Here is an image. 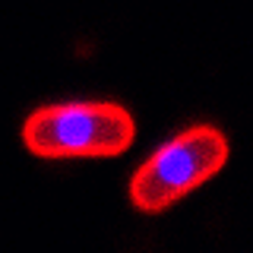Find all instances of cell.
<instances>
[{"label":"cell","instance_id":"6da1fadb","mask_svg":"<svg viewBox=\"0 0 253 253\" xmlns=\"http://www.w3.org/2000/svg\"><path fill=\"white\" fill-rule=\"evenodd\" d=\"M136 139V121L117 101H54L22 121L35 158H114Z\"/></svg>","mask_w":253,"mask_h":253},{"label":"cell","instance_id":"7a4b0ae2","mask_svg":"<svg viewBox=\"0 0 253 253\" xmlns=\"http://www.w3.org/2000/svg\"><path fill=\"white\" fill-rule=\"evenodd\" d=\"M231 146L228 136L212 124H193L184 133H177L165 146H158L146 162L133 171L126 196L133 209L155 215L171 209L187 193L203 187L228 165Z\"/></svg>","mask_w":253,"mask_h":253}]
</instances>
